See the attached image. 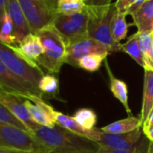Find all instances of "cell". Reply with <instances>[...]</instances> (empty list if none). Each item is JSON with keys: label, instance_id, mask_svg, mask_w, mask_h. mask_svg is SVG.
<instances>
[{"label": "cell", "instance_id": "1", "mask_svg": "<svg viewBox=\"0 0 153 153\" xmlns=\"http://www.w3.org/2000/svg\"><path fill=\"white\" fill-rule=\"evenodd\" d=\"M33 135L52 153H97L99 145L60 126L53 128L37 125Z\"/></svg>", "mask_w": 153, "mask_h": 153}, {"label": "cell", "instance_id": "2", "mask_svg": "<svg viewBox=\"0 0 153 153\" xmlns=\"http://www.w3.org/2000/svg\"><path fill=\"white\" fill-rule=\"evenodd\" d=\"M88 37L104 44L109 53L123 51V44L114 40L111 33V22L116 11L115 3L108 6L87 7Z\"/></svg>", "mask_w": 153, "mask_h": 153}, {"label": "cell", "instance_id": "3", "mask_svg": "<svg viewBox=\"0 0 153 153\" xmlns=\"http://www.w3.org/2000/svg\"><path fill=\"white\" fill-rule=\"evenodd\" d=\"M36 34L43 47V53L37 60V64L44 68L49 73H59L66 58V43L53 25H49Z\"/></svg>", "mask_w": 153, "mask_h": 153}, {"label": "cell", "instance_id": "4", "mask_svg": "<svg viewBox=\"0 0 153 153\" xmlns=\"http://www.w3.org/2000/svg\"><path fill=\"white\" fill-rule=\"evenodd\" d=\"M0 148L31 153H52L31 132L3 122H0Z\"/></svg>", "mask_w": 153, "mask_h": 153}, {"label": "cell", "instance_id": "5", "mask_svg": "<svg viewBox=\"0 0 153 153\" xmlns=\"http://www.w3.org/2000/svg\"><path fill=\"white\" fill-rule=\"evenodd\" d=\"M32 33L51 25L58 12L51 0H17Z\"/></svg>", "mask_w": 153, "mask_h": 153}, {"label": "cell", "instance_id": "6", "mask_svg": "<svg viewBox=\"0 0 153 153\" xmlns=\"http://www.w3.org/2000/svg\"><path fill=\"white\" fill-rule=\"evenodd\" d=\"M88 10L75 14L58 13L52 25L64 40L66 46L88 38Z\"/></svg>", "mask_w": 153, "mask_h": 153}, {"label": "cell", "instance_id": "7", "mask_svg": "<svg viewBox=\"0 0 153 153\" xmlns=\"http://www.w3.org/2000/svg\"><path fill=\"white\" fill-rule=\"evenodd\" d=\"M0 60L18 78L39 88L40 80L44 76L39 65L29 63L10 46L2 42H0Z\"/></svg>", "mask_w": 153, "mask_h": 153}, {"label": "cell", "instance_id": "8", "mask_svg": "<svg viewBox=\"0 0 153 153\" xmlns=\"http://www.w3.org/2000/svg\"><path fill=\"white\" fill-rule=\"evenodd\" d=\"M0 88L3 91L16 94L21 97L36 96L42 98V95L39 88L18 78L7 68L1 60H0Z\"/></svg>", "mask_w": 153, "mask_h": 153}, {"label": "cell", "instance_id": "9", "mask_svg": "<svg viewBox=\"0 0 153 153\" xmlns=\"http://www.w3.org/2000/svg\"><path fill=\"white\" fill-rule=\"evenodd\" d=\"M91 54L107 57L109 51L104 44L88 37L66 47L65 63L73 67H78L79 61L81 58Z\"/></svg>", "mask_w": 153, "mask_h": 153}, {"label": "cell", "instance_id": "10", "mask_svg": "<svg viewBox=\"0 0 153 153\" xmlns=\"http://www.w3.org/2000/svg\"><path fill=\"white\" fill-rule=\"evenodd\" d=\"M141 138L140 128L124 134H112L105 132L98 128L95 142L99 146L108 147L115 149H132L137 147Z\"/></svg>", "mask_w": 153, "mask_h": 153}, {"label": "cell", "instance_id": "11", "mask_svg": "<svg viewBox=\"0 0 153 153\" xmlns=\"http://www.w3.org/2000/svg\"><path fill=\"white\" fill-rule=\"evenodd\" d=\"M0 103L7 108V110L22 123H24L29 131H33L38 125L32 119L31 114L25 104V99L16 94L0 90Z\"/></svg>", "mask_w": 153, "mask_h": 153}, {"label": "cell", "instance_id": "12", "mask_svg": "<svg viewBox=\"0 0 153 153\" xmlns=\"http://www.w3.org/2000/svg\"><path fill=\"white\" fill-rule=\"evenodd\" d=\"M23 98L25 99V104L32 119L36 124L50 128L56 126L53 117L54 109L52 106L44 102L42 97L36 96H28Z\"/></svg>", "mask_w": 153, "mask_h": 153}, {"label": "cell", "instance_id": "13", "mask_svg": "<svg viewBox=\"0 0 153 153\" xmlns=\"http://www.w3.org/2000/svg\"><path fill=\"white\" fill-rule=\"evenodd\" d=\"M29 63L38 65L37 60L43 53V47L39 37L34 33L27 35L18 45L10 46Z\"/></svg>", "mask_w": 153, "mask_h": 153}, {"label": "cell", "instance_id": "14", "mask_svg": "<svg viewBox=\"0 0 153 153\" xmlns=\"http://www.w3.org/2000/svg\"><path fill=\"white\" fill-rule=\"evenodd\" d=\"M7 14L9 15L14 24L15 35L18 45L27 35L32 33L17 0H8Z\"/></svg>", "mask_w": 153, "mask_h": 153}, {"label": "cell", "instance_id": "15", "mask_svg": "<svg viewBox=\"0 0 153 153\" xmlns=\"http://www.w3.org/2000/svg\"><path fill=\"white\" fill-rule=\"evenodd\" d=\"M131 16L137 33H153V0H146Z\"/></svg>", "mask_w": 153, "mask_h": 153}, {"label": "cell", "instance_id": "16", "mask_svg": "<svg viewBox=\"0 0 153 153\" xmlns=\"http://www.w3.org/2000/svg\"><path fill=\"white\" fill-rule=\"evenodd\" d=\"M53 117L56 123V125L60 126L69 131H72L76 134H79L81 136H84L91 140L94 141V139L97 135V128H93L91 130H88L80 126L78 123H76L73 117H70L68 115H66L60 112L55 111L53 112Z\"/></svg>", "mask_w": 153, "mask_h": 153}, {"label": "cell", "instance_id": "17", "mask_svg": "<svg viewBox=\"0 0 153 153\" xmlns=\"http://www.w3.org/2000/svg\"><path fill=\"white\" fill-rule=\"evenodd\" d=\"M153 109V70L144 69L143 97L140 113V120L143 123Z\"/></svg>", "mask_w": 153, "mask_h": 153}, {"label": "cell", "instance_id": "18", "mask_svg": "<svg viewBox=\"0 0 153 153\" xmlns=\"http://www.w3.org/2000/svg\"><path fill=\"white\" fill-rule=\"evenodd\" d=\"M142 126V122L140 118L135 116H129L127 118L114 122L103 128L101 130L107 133L112 134H124L133 131Z\"/></svg>", "mask_w": 153, "mask_h": 153}, {"label": "cell", "instance_id": "19", "mask_svg": "<svg viewBox=\"0 0 153 153\" xmlns=\"http://www.w3.org/2000/svg\"><path fill=\"white\" fill-rule=\"evenodd\" d=\"M105 68H106V70L108 72V76H109V79H110V89H111L114 97L115 98H117L122 103V105L124 106V108L128 114H131V109L129 107V104H128L127 85L125 84V82L115 78V76H114L111 68L108 66L107 61H105Z\"/></svg>", "mask_w": 153, "mask_h": 153}, {"label": "cell", "instance_id": "20", "mask_svg": "<svg viewBox=\"0 0 153 153\" xmlns=\"http://www.w3.org/2000/svg\"><path fill=\"white\" fill-rule=\"evenodd\" d=\"M126 15L119 12L117 9L114 12L111 22V33L114 40L120 42L126 37L128 32V25L126 23Z\"/></svg>", "mask_w": 153, "mask_h": 153}, {"label": "cell", "instance_id": "21", "mask_svg": "<svg viewBox=\"0 0 153 153\" xmlns=\"http://www.w3.org/2000/svg\"><path fill=\"white\" fill-rule=\"evenodd\" d=\"M123 51L130 55L139 65H140L144 68L145 63H144L143 55L140 47L138 33L133 34L124 44H123Z\"/></svg>", "mask_w": 153, "mask_h": 153}, {"label": "cell", "instance_id": "22", "mask_svg": "<svg viewBox=\"0 0 153 153\" xmlns=\"http://www.w3.org/2000/svg\"><path fill=\"white\" fill-rule=\"evenodd\" d=\"M0 42L8 46H16L17 41L15 35V27L9 15L7 13L0 28Z\"/></svg>", "mask_w": 153, "mask_h": 153}, {"label": "cell", "instance_id": "23", "mask_svg": "<svg viewBox=\"0 0 153 153\" xmlns=\"http://www.w3.org/2000/svg\"><path fill=\"white\" fill-rule=\"evenodd\" d=\"M38 88L42 97L47 96L55 97L59 92V80L52 74H46L40 80Z\"/></svg>", "mask_w": 153, "mask_h": 153}, {"label": "cell", "instance_id": "24", "mask_svg": "<svg viewBox=\"0 0 153 153\" xmlns=\"http://www.w3.org/2000/svg\"><path fill=\"white\" fill-rule=\"evenodd\" d=\"M86 9L85 0H57V12L59 14H75Z\"/></svg>", "mask_w": 153, "mask_h": 153}, {"label": "cell", "instance_id": "25", "mask_svg": "<svg viewBox=\"0 0 153 153\" xmlns=\"http://www.w3.org/2000/svg\"><path fill=\"white\" fill-rule=\"evenodd\" d=\"M74 120L78 123L80 126L85 129L91 130L95 128L97 123V114L91 109H79L76 111L73 116Z\"/></svg>", "mask_w": 153, "mask_h": 153}, {"label": "cell", "instance_id": "26", "mask_svg": "<svg viewBox=\"0 0 153 153\" xmlns=\"http://www.w3.org/2000/svg\"><path fill=\"white\" fill-rule=\"evenodd\" d=\"M105 59L106 57L103 55H97V54L88 55L79 59L78 67L85 70H88L89 72H95L98 70L103 60Z\"/></svg>", "mask_w": 153, "mask_h": 153}, {"label": "cell", "instance_id": "27", "mask_svg": "<svg viewBox=\"0 0 153 153\" xmlns=\"http://www.w3.org/2000/svg\"><path fill=\"white\" fill-rule=\"evenodd\" d=\"M146 0H117L115 2L116 9L124 14L132 16Z\"/></svg>", "mask_w": 153, "mask_h": 153}, {"label": "cell", "instance_id": "28", "mask_svg": "<svg viewBox=\"0 0 153 153\" xmlns=\"http://www.w3.org/2000/svg\"><path fill=\"white\" fill-rule=\"evenodd\" d=\"M0 122L7 123L9 124H12L16 127H18L24 131H29V130L26 128V126L22 123L18 119H16L8 110L6 106H4L1 103H0ZM30 132V131H29Z\"/></svg>", "mask_w": 153, "mask_h": 153}, {"label": "cell", "instance_id": "29", "mask_svg": "<svg viewBox=\"0 0 153 153\" xmlns=\"http://www.w3.org/2000/svg\"><path fill=\"white\" fill-rule=\"evenodd\" d=\"M97 153H147V151L144 152V150L139 145L132 149H127V150L115 149H112V148H108V147L100 146Z\"/></svg>", "mask_w": 153, "mask_h": 153}, {"label": "cell", "instance_id": "30", "mask_svg": "<svg viewBox=\"0 0 153 153\" xmlns=\"http://www.w3.org/2000/svg\"><path fill=\"white\" fill-rule=\"evenodd\" d=\"M87 7H100L112 4V0H85Z\"/></svg>", "mask_w": 153, "mask_h": 153}, {"label": "cell", "instance_id": "31", "mask_svg": "<svg viewBox=\"0 0 153 153\" xmlns=\"http://www.w3.org/2000/svg\"><path fill=\"white\" fill-rule=\"evenodd\" d=\"M7 3L8 0H0V28H1L3 19L7 13Z\"/></svg>", "mask_w": 153, "mask_h": 153}, {"label": "cell", "instance_id": "32", "mask_svg": "<svg viewBox=\"0 0 153 153\" xmlns=\"http://www.w3.org/2000/svg\"><path fill=\"white\" fill-rule=\"evenodd\" d=\"M142 131L150 141H153V124L147 127H142Z\"/></svg>", "mask_w": 153, "mask_h": 153}, {"label": "cell", "instance_id": "33", "mask_svg": "<svg viewBox=\"0 0 153 153\" xmlns=\"http://www.w3.org/2000/svg\"><path fill=\"white\" fill-rule=\"evenodd\" d=\"M0 153H31L23 150L14 149H7V148H0Z\"/></svg>", "mask_w": 153, "mask_h": 153}, {"label": "cell", "instance_id": "34", "mask_svg": "<svg viewBox=\"0 0 153 153\" xmlns=\"http://www.w3.org/2000/svg\"><path fill=\"white\" fill-rule=\"evenodd\" d=\"M147 153H153V141H149L147 148Z\"/></svg>", "mask_w": 153, "mask_h": 153}, {"label": "cell", "instance_id": "35", "mask_svg": "<svg viewBox=\"0 0 153 153\" xmlns=\"http://www.w3.org/2000/svg\"><path fill=\"white\" fill-rule=\"evenodd\" d=\"M152 50H153V33H152Z\"/></svg>", "mask_w": 153, "mask_h": 153}, {"label": "cell", "instance_id": "36", "mask_svg": "<svg viewBox=\"0 0 153 153\" xmlns=\"http://www.w3.org/2000/svg\"><path fill=\"white\" fill-rule=\"evenodd\" d=\"M51 1H53V2H55V3H57V0H51Z\"/></svg>", "mask_w": 153, "mask_h": 153}, {"label": "cell", "instance_id": "37", "mask_svg": "<svg viewBox=\"0 0 153 153\" xmlns=\"http://www.w3.org/2000/svg\"><path fill=\"white\" fill-rule=\"evenodd\" d=\"M0 90H1V88H0Z\"/></svg>", "mask_w": 153, "mask_h": 153}]
</instances>
